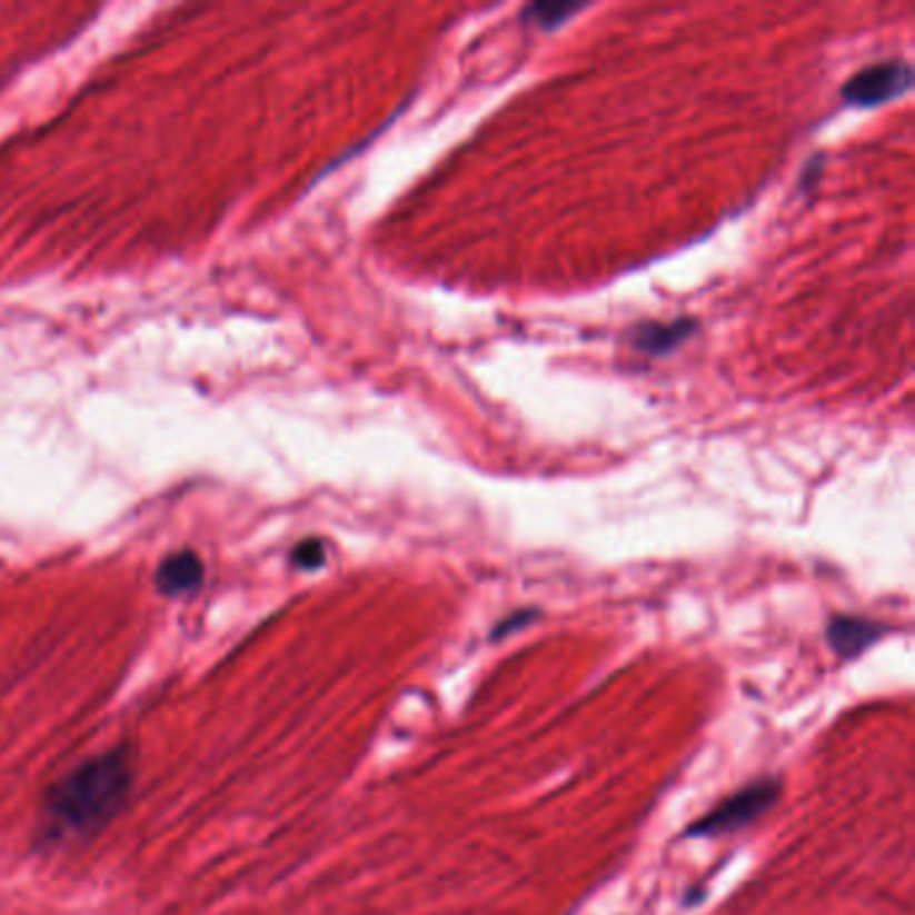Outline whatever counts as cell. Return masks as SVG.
I'll return each instance as SVG.
<instances>
[{
	"mask_svg": "<svg viewBox=\"0 0 915 915\" xmlns=\"http://www.w3.org/2000/svg\"><path fill=\"white\" fill-rule=\"evenodd\" d=\"M586 6H569V3H535L529 9H524V19H529L531 24L543 30H556L559 24L573 19L577 11H583Z\"/></svg>",
	"mask_w": 915,
	"mask_h": 915,
	"instance_id": "cell-7",
	"label": "cell"
},
{
	"mask_svg": "<svg viewBox=\"0 0 915 915\" xmlns=\"http://www.w3.org/2000/svg\"><path fill=\"white\" fill-rule=\"evenodd\" d=\"M888 631L881 623L867 618H854V615H838L829 620L827 642L841 658H859L869 645L881 639Z\"/></svg>",
	"mask_w": 915,
	"mask_h": 915,
	"instance_id": "cell-4",
	"label": "cell"
},
{
	"mask_svg": "<svg viewBox=\"0 0 915 915\" xmlns=\"http://www.w3.org/2000/svg\"><path fill=\"white\" fill-rule=\"evenodd\" d=\"M132 789V760L125 749L81 763L47 795L49 827L57 835H89L119 814Z\"/></svg>",
	"mask_w": 915,
	"mask_h": 915,
	"instance_id": "cell-1",
	"label": "cell"
},
{
	"mask_svg": "<svg viewBox=\"0 0 915 915\" xmlns=\"http://www.w3.org/2000/svg\"><path fill=\"white\" fill-rule=\"evenodd\" d=\"M913 87V68L907 62H881L859 70L843 87V100L854 108H873L902 97Z\"/></svg>",
	"mask_w": 915,
	"mask_h": 915,
	"instance_id": "cell-3",
	"label": "cell"
},
{
	"mask_svg": "<svg viewBox=\"0 0 915 915\" xmlns=\"http://www.w3.org/2000/svg\"><path fill=\"white\" fill-rule=\"evenodd\" d=\"M290 559H294V564H296L298 569H317V567H322V564H326V545H322L320 540H304V543H298L296 550H294V556H290Z\"/></svg>",
	"mask_w": 915,
	"mask_h": 915,
	"instance_id": "cell-8",
	"label": "cell"
},
{
	"mask_svg": "<svg viewBox=\"0 0 915 915\" xmlns=\"http://www.w3.org/2000/svg\"><path fill=\"white\" fill-rule=\"evenodd\" d=\"M696 320H677V322H653L642 326L634 336V347L647 355H668L677 349L685 339L696 334Z\"/></svg>",
	"mask_w": 915,
	"mask_h": 915,
	"instance_id": "cell-6",
	"label": "cell"
},
{
	"mask_svg": "<svg viewBox=\"0 0 915 915\" xmlns=\"http://www.w3.org/2000/svg\"><path fill=\"white\" fill-rule=\"evenodd\" d=\"M535 618H537V609H521V613L510 615V618H505V620L499 623V626L495 628V639H499V636H505V634H513V631H516V628L527 626V623H531Z\"/></svg>",
	"mask_w": 915,
	"mask_h": 915,
	"instance_id": "cell-9",
	"label": "cell"
},
{
	"mask_svg": "<svg viewBox=\"0 0 915 915\" xmlns=\"http://www.w3.org/2000/svg\"><path fill=\"white\" fill-rule=\"evenodd\" d=\"M205 577V564L197 554L191 550H180V554L167 556L165 561L156 569V586H159L161 594L167 596H180L188 594V590L199 588Z\"/></svg>",
	"mask_w": 915,
	"mask_h": 915,
	"instance_id": "cell-5",
	"label": "cell"
},
{
	"mask_svg": "<svg viewBox=\"0 0 915 915\" xmlns=\"http://www.w3.org/2000/svg\"><path fill=\"white\" fill-rule=\"evenodd\" d=\"M782 795V782L778 778H760V782L749 784V787L738 789L728 800L719 803L709 814L700 816L698 822L690 824L687 835L693 838H717V835H730L738 829L749 827L752 822L760 819Z\"/></svg>",
	"mask_w": 915,
	"mask_h": 915,
	"instance_id": "cell-2",
	"label": "cell"
}]
</instances>
